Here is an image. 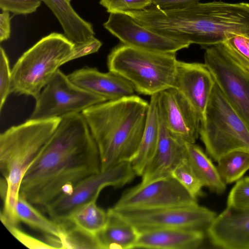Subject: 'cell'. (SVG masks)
<instances>
[{
  "label": "cell",
  "instance_id": "cell-11",
  "mask_svg": "<svg viewBox=\"0 0 249 249\" xmlns=\"http://www.w3.org/2000/svg\"><path fill=\"white\" fill-rule=\"evenodd\" d=\"M197 199L173 177L141 183L123 193L115 210L154 209L197 204Z\"/></svg>",
  "mask_w": 249,
  "mask_h": 249
},
{
  "label": "cell",
  "instance_id": "cell-31",
  "mask_svg": "<svg viewBox=\"0 0 249 249\" xmlns=\"http://www.w3.org/2000/svg\"><path fill=\"white\" fill-rule=\"evenodd\" d=\"M12 74L7 54L1 46L0 48V110L11 93Z\"/></svg>",
  "mask_w": 249,
  "mask_h": 249
},
{
  "label": "cell",
  "instance_id": "cell-25",
  "mask_svg": "<svg viewBox=\"0 0 249 249\" xmlns=\"http://www.w3.org/2000/svg\"><path fill=\"white\" fill-rule=\"evenodd\" d=\"M220 177L226 184L237 181L249 170V152L235 151L220 157L216 161Z\"/></svg>",
  "mask_w": 249,
  "mask_h": 249
},
{
  "label": "cell",
  "instance_id": "cell-17",
  "mask_svg": "<svg viewBox=\"0 0 249 249\" xmlns=\"http://www.w3.org/2000/svg\"><path fill=\"white\" fill-rule=\"evenodd\" d=\"M69 79L80 88L113 101L134 95L133 86L116 73H104L96 68L86 67L77 70L68 75Z\"/></svg>",
  "mask_w": 249,
  "mask_h": 249
},
{
  "label": "cell",
  "instance_id": "cell-28",
  "mask_svg": "<svg viewBox=\"0 0 249 249\" xmlns=\"http://www.w3.org/2000/svg\"><path fill=\"white\" fill-rule=\"evenodd\" d=\"M222 44L229 54L249 71V36L232 33Z\"/></svg>",
  "mask_w": 249,
  "mask_h": 249
},
{
  "label": "cell",
  "instance_id": "cell-15",
  "mask_svg": "<svg viewBox=\"0 0 249 249\" xmlns=\"http://www.w3.org/2000/svg\"><path fill=\"white\" fill-rule=\"evenodd\" d=\"M211 243L224 249H249V210L226 207L206 229Z\"/></svg>",
  "mask_w": 249,
  "mask_h": 249
},
{
  "label": "cell",
  "instance_id": "cell-33",
  "mask_svg": "<svg viewBox=\"0 0 249 249\" xmlns=\"http://www.w3.org/2000/svg\"><path fill=\"white\" fill-rule=\"evenodd\" d=\"M11 233L23 245L30 249H55L49 243L44 242L24 232L17 225L4 223Z\"/></svg>",
  "mask_w": 249,
  "mask_h": 249
},
{
  "label": "cell",
  "instance_id": "cell-37",
  "mask_svg": "<svg viewBox=\"0 0 249 249\" xmlns=\"http://www.w3.org/2000/svg\"><path fill=\"white\" fill-rule=\"evenodd\" d=\"M68 0L69 1H71V0Z\"/></svg>",
  "mask_w": 249,
  "mask_h": 249
},
{
  "label": "cell",
  "instance_id": "cell-26",
  "mask_svg": "<svg viewBox=\"0 0 249 249\" xmlns=\"http://www.w3.org/2000/svg\"><path fill=\"white\" fill-rule=\"evenodd\" d=\"M64 232L60 238L61 249H101L97 237L67 220L60 223Z\"/></svg>",
  "mask_w": 249,
  "mask_h": 249
},
{
  "label": "cell",
  "instance_id": "cell-32",
  "mask_svg": "<svg viewBox=\"0 0 249 249\" xmlns=\"http://www.w3.org/2000/svg\"><path fill=\"white\" fill-rule=\"evenodd\" d=\"M41 2L40 0H0V8L15 15H27L36 12Z\"/></svg>",
  "mask_w": 249,
  "mask_h": 249
},
{
  "label": "cell",
  "instance_id": "cell-12",
  "mask_svg": "<svg viewBox=\"0 0 249 249\" xmlns=\"http://www.w3.org/2000/svg\"><path fill=\"white\" fill-rule=\"evenodd\" d=\"M103 26L123 44L140 49L176 53L190 45L153 32L124 13H110Z\"/></svg>",
  "mask_w": 249,
  "mask_h": 249
},
{
  "label": "cell",
  "instance_id": "cell-14",
  "mask_svg": "<svg viewBox=\"0 0 249 249\" xmlns=\"http://www.w3.org/2000/svg\"><path fill=\"white\" fill-rule=\"evenodd\" d=\"M215 81L204 63L178 60L174 87L203 120Z\"/></svg>",
  "mask_w": 249,
  "mask_h": 249
},
{
  "label": "cell",
  "instance_id": "cell-20",
  "mask_svg": "<svg viewBox=\"0 0 249 249\" xmlns=\"http://www.w3.org/2000/svg\"><path fill=\"white\" fill-rule=\"evenodd\" d=\"M51 10L60 24L64 35L74 44L94 36L91 23L82 18L68 0H40Z\"/></svg>",
  "mask_w": 249,
  "mask_h": 249
},
{
  "label": "cell",
  "instance_id": "cell-13",
  "mask_svg": "<svg viewBox=\"0 0 249 249\" xmlns=\"http://www.w3.org/2000/svg\"><path fill=\"white\" fill-rule=\"evenodd\" d=\"M160 119L174 135L186 143H195L199 136L200 120L196 112L176 89L158 93Z\"/></svg>",
  "mask_w": 249,
  "mask_h": 249
},
{
  "label": "cell",
  "instance_id": "cell-27",
  "mask_svg": "<svg viewBox=\"0 0 249 249\" xmlns=\"http://www.w3.org/2000/svg\"><path fill=\"white\" fill-rule=\"evenodd\" d=\"M171 176L178 182L194 197L204 196L203 185L193 171L187 159L178 164L174 169Z\"/></svg>",
  "mask_w": 249,
  "mask_h": 249
},
{
  "label": "cell",
  "instance_id": "cell-36",
  "mask_svg": "<svg viewBox=\"0 0 249 249\" xmlns=\"http://www.w3.org/2000/svg\"><path fill=\"white\" fill-rule=\"evenodd\" d=\"M11 17L9 12L2 11L0 15V41L8 39L11 35Z\"/></svg>",
  "mask_w": 249,
  "mask_h": 249
},
{
  "label": "cell",
  "instance_id": "cell-24",
  "mask_svg": "<svg viewBox=\"0 0 249 249\" xmlns=\"http://www.w3.org/2000/svg\"><path fill=\"white\" fill-rule=\"evenodd\" d=\"M97 200H91L76 208L67 220L89 233L97 235L107 223V214L98 206Z\"/></svg>",
  "mask_w": 249,
  "mask_h": 249
},
{
  "label": "cell",
  "instance_id": "cell-30",
  "mask_svg": "<svg viewBox=\"0 0 249 249\" xmlns=\"http://www.w3.org/2000/svg\"><path fill=\"white\" fill-rule=\"evenodd\" d=\"M107 12L123 13L144 9L152 5V0H100Z\"/></svg>",
  "mask_w": 249,
  "mask_h": 249
},
{
  "label": "cell",
  "instance_id": "cell-3",
  "mask_svg": "<svg viewBox=\"0 0 249 249\" xmlns=\"http://www.w3.org/2000/svg\"><path fill=\"white\" fill-rule=\"evenodd\" d=\"M61 119H29L0 134V169L4 178L1 182L3 209L0 216L12 224L19 222L15 207L22 178L54 133Z\"/></svg>",
  "mask_w": 249,
  "mask_h": 249
},
{
  "label": "cell",
  "instance_id": "cell-21",
  "mask_svg": "<svg viewBox=\"0 0 249 249\" xmlns=\"http://www.w3.org/2000/svg\"><path fill=\"white\" fill-rule=\"evenodd\" d=\"M107 214V223L97 234L101 248L134 249L139 234L137 229L112 208Z\"/></svg>",
  "mask_w": 249,
  "mask_h": 249
},
{
  "label": "cell",
  "instance_id": "cell-22",
  "mask_svg": "<svg viewBox=\"0 0 249 249\" xmlns=\"http://www.w3.org/2000/svg\"><path fill=\"white\" fill-rule=\"evenodd\" d=\"M187 160L203 187L217 194H223L226 184L218 169L201 147L195 143H186Z\"/></svg>",
  "mask_w": 249,
  "mask_h": 249
},
{
  "label": "cell",
  "instance_id": "cell-16",
  "mask_svg": "<svg viewBox=\"0 0 249 249\" xmlns=\"http://www.w3.org/2000/svg\"><path fill=\"white\" fill-rule=\"evenodd\" d=\"M160 123L157 147L141 176V183L172 177V173L176 167L187 158L186 142L172 134L166 128L160 118Z\"/></svg>",
  "mask_w": 249,
  "mask_h": 249
},
{
  "label": "cell",
  "instance_id": "cell-34",
  "mask_svg": "<svg viewBox=\"0 0 249 249\" xmlns=\"http://www.w3.org/2000/svg\"><path fill=\"white\" fill-rule=\"evenodd\" d=\"M102 45V42L94 36L83 43L74 44L69 61L97 52Z\"/></svg>",
  "mask_w": 249,
  "mask_h": 249
},
{
  "label": "cell",
  "instance_id": "cell-5",
  "mask_svg": "<svg viewBox=\"0 0 249 249\" xmlns=\"http://www.w3.org/2000/svg\"><path fill=\"white\" fill-rule=\"evenodd\" d=\"M74 44L53 32L24 52L11 71V92L36 98L60 66L69 61Z\"/></svg>",
  "mask_w": 249,
  "mask_h": 249
},
{
  "label": "cell",
  "instance_id": "cell-35",
  "mask_svg": "<svg viewBox=\"0 0 249 249\" xmlns=\"http://www.w3.org/2000/svg\"><path fill=\"white\" fill-rule=\"evenodd\" d=\"M200 0H152V4L163 10L179 9L199 2Z\"/></svg>",
  "mask_w": 249,
  "mask_h": 249
},
{
  "label": "cell",
  "instance_id": "cell-19",
  "mask_svg": "<svg viewBox=\"0 0 249 249\" xmlns=\"http://www.w3.org/2000/svg\"><path fill=\"white\" fill-rule=\"evenodd\" d=\"M147 119L138 149L130 161L136 176H142L157 147L160 131L158 93L150 96Z\"/></svg>",
  "mask_w": 249,
  "mask_h": 249
},
{
  "label": "cell",
  "instance_id": "cell-23",
  "mask_svg": "<svg viewBox=\"0 0 249 249\" xmlns=\"http://www.w3.org/2000/svg\"><path fill=\"white\" fill-rule=\"evenodd\" d=\"M33 204L19 196L15 207V213L18 221L38 230L47 236L60 239L64 232L62 224L44 216Z\"/></svg>",
  "mask_w": 249,
  "mask_h": 249
},
{
  "label": "cell",
  "instance_id": "cell-1",
  "mask_svg": "<svg viewBox=\"0 0 249 249\" xmlns=\"http://www.w3.org/2000/svg\"><path fill=\"white\" fill-rule=\"evenodd\" d=\"M100 171L98 146L82 113L66 116L27 170L19 195L45 207Z\"/></svg>",
  "mask_w": 249,
  "mask_h": 249
},
{
  "label": "cell",
  "instance_id": "cell-6",
  "mask_svg": "<svg viewBox=\"0 0 249 249\" xmlns=\"http://www.w3.org/2000/svg\"><path fill=\"white\" fill-rule=\"evenodd\" d=\"M199 135L207 153L215 161L233 151L249 152V127L216 83L200 122Z\"/></svg>",
  "mask_w": 249,
  "mask_h": 249
},
{
  "label": "cell",
  "instance_id": "cell-8",
  "mask_svg": "<svg viewBox=\"0 0 249 249\" xmlns=\"http://www.w3.org/2000/svg\"><path fill=\"white\" fill-rule=\"evenodd\" d=\"M35 99L29 119L34 120L62 118L107 101L75 85L59 69Z\"/></svg>",
  "mask_w": 249,
  "mask_h": 249
},
{
  "label": "cell",
  "instance_id": "cell-4",
  "mask_svg": "<svg viewBox=\"0 0 249 249\" xmlns=\"http://www.w3.org/2000/svg\"><path fill=\"white\" fill-rule=\"evenodd\" d=\"M178 60L175 53H162L122 43L107 57L109 71L128 81L136 91L152 96L174 87Z\"/></svg>",
  "mask_w": 249,
  "mask_h": 249
},
{
  "label": "cell",
  "instance_id": "cell-18",
  "mask_svg": "<svg viewBox=\"0 0 249 249\" xmlns=\"http://www.w3.org/2000/svg\"><path fill=\"white\" fill-rule=\"evenodd\" d=\"M203 230L159 228L139 231L134 249H195L204 240Z\"/></svg>",
  "mask_w": 249,
  "mask_h": 249
},
{
  "label": "cell",
  "instance_id": "cell-29",
  "mask_svg": "<svg viewBox=\"0 0 249 249\" xmlns=\"http://www.w3.org/2000/svg\"><path fill=\"white\" fill-rule=\"evenodd\" d=\"M227 207L249 210V176L237 180L228 196Z\"/></svg>",
  "mask_w": 249,
  "mask_h": 249
},
{
  "label": "cell",
  "instance_id": "cell-9",
  "mask_svg": "<svg viewBox=\"0 0 249 249\" xmlns=\"http://www.w3.org/2000/svg\"><path fill=\"white\" fill-rule=\"evenodd\" d=\"M204 64L227 101L249 127V71L222 43L205 48Z\"/></svg>",
  "mask_w": 249,
  "mask_h": 249
},
{
  "label": "cell",
  "instance_id": "cell-10",
  "mask_svg": "<svg viewBox=\"0 0 249 249\" xmlns=\"http://www.w3.org/2000/svg\"><path fill=\"white\" fill-rule=\"evenodd\" d=\"M113 210L134 226L139 232L170 228L203 231L217 215L214 212L197 203L154 209Z\"/></svg>",
  "mask_w": 249,
  "mask_h": 249
},
{
  "label": "cell",
  "instance_id": "cell-2",
  "mask_svg": "<svg viewBox=\"0 0 249 249\" xmlns=\"http://www.w3.org/2000/svg\"><path fill=\"white\" fill-rule=\"evenodd\" d=\"M149 103L135 95L91 106L82 114L97 144L101 170L130 161L139 146Z\"/></svg>",
  "mask_w": 249,
  "mask_h": 249
},
{
  "label": "cell",
  "instance_id": "cell-7",
  "mask_svg": "<svg viewBox=\"0 0 249 249\" xmlns=\"http://www.w3.org/2000/svg\"><path fill=\"white\" fill-rule=\"evenodd\" d=\"M136 176L129 161L119 163L84 179L45 208L51 219L62 222L78 207L97 199L105 187H122L132 181Z\"/></svg>",
  "mask_w": 249,
  "mask_h": 249
}]
</instances>
